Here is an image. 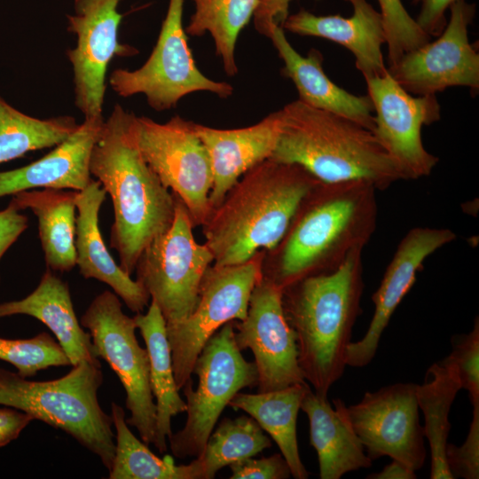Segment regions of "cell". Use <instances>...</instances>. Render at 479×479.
<instances>
[{
	"instance_id": "cell-1",
	"label": "cell",
	"mask_w": 479,
	"mask_h": 479,
	"mask_svg": "<svg viewBox=\"0 0 479 479\" xmlns=\"http://www.w3.org/2000/svg\"><path fill=\"white\" fill-rule=\"evenodd\" d=\"M132 112L116 104L94 144L90 171L111 197L110 246L131 275L145 248L172 224L175 195L144 159L131 130Z\"/></svg>"
},
{
	"instance_id": "cell-2",
	"label": "cell",
	"mask_w": 479,
	"mask_h": 479,
	"mask_svg": "<svg viewBox=\"0 0 479 479\" xmlns=\"http://www.w3.org/2000/svg\"><path fill=\"white\" fill-rule=\"evenodd\" d=\"M319 183L301 166L272 159L247 171L201 225L213 264H240L262 248L277 249Z\"/></svg>"
},
{
	"instance_id": "cell-3",
	"label": "cell",
	"mask_w": 479,
	"mask_h": 479,
	"mask_svg": "<svg viewBox=\"0 0 479 479\" xmlns=\"http://www.w3.org/2000/svg\"><path fill=\"white\" fill-rule=\"evenodd\" d=\"M362 251H351L332 272L304 278L282 290L284 313L296 336L299 366L320 397H327L347 366L352 329L362 313Z\"/></svg>"
},
{
	"instance_id": "cell-4",
	"label": "cell",
	"mask_w": 479,
	"mask_h": 479,
	"mask_svg": "<svg viewBox=\"0 0 479 479\" xmlns=\"http://www.w3.org/2000/svg\"><path fill=\"white\" fill-rule=\"evenodd\" d=\"M376 191L359 180L320 182L279 245L275 267L263 276L283 290L304 278L339 268L351 251L364 248L375 231Z\"/></svg>"
},
{
	"instance_id": "cell-5",
	"label": "cell",
	"mask_w": 479,
	"mask_h": 479,
	"mask_svg": "<svg viewBox=\"0 0 479 479\" xmlns=\"http://www.w3.org/2000/svg\"><path fill=\"white\" fill-rule=\"evenodd\" d=\"M279 111L280 130L270 159L299 165L322 183L359 180L383 191L399 180L373 133L356 122L299 99Z\"/></svg>"
},
{
	"instance_id": "cell-6",
	"label": "cell",
	"mask_w": 479,
	"mask_h": 479,
	"mask_svg": "<svg viewBox=\"0 0 479 479\" xmlns=\"http://www.w3.org/2000/svg\"><path fill=\"white\" fill-rule=\"evenodd\" d=\"M101 367L82 362L64 376L30 381L0 367V404L30 414L34 420L63 430L97 455L110 469L115 452L111 415L100 406Z\"/></svg>"
},
{
	"instance_id": "cell-7",
	"label": "cell",
	"mask_w": 479,
	"mask_h": 479,
	"mask_svg": "<svg viewBox=\"0 0 479 479\" xmlns=\"http://www.w3.org/2000/svg\"><path fill=\"white\" fill-rule=\"evenodd\" d=\"M234 331L232 320L208 339L193 366L192 373L198 376L196 389L192 378L181 389L186 398V421L168 439L171 453L178 459L199 457L232 398L245 388L257 386L255 365L242 356Z\"/></svg>"
},
{
	"instance_id": "cell-8",
	"label": "cell",
	"mask_w": 479,
	"mask_h": 479,
	"mask_svg": "<svg viewBox=\"0 0 479 479\" xmlns=\"http://www.w3.org/2000/svg\"><path fill=\"white\" fill-rule=\"evenodd\" d=\"M263 255L258 251L240 264L210 265L192 312L179 322L166 325L179 391L192 378L195 361L208 339L224 324L247 316L252 291L263 276Z\"/></svg>"
},
{
	"instance_id": "cell-9",
	"label": "cell",
	"mask_w": 479,
	"mask_h": 479,
	"mask_svg": "<svg viewBox=\"0 0 479 479\" xmlns=\"http://www.w3.org/2000/svg\"><path fill=\"white\" fill-rule=\"evenodd\" d=\"M170 227L145 248L136 265V280L159 307L166 325L194 310L202 278L214 262L206 244L198 243L184 203L177 197Z\"/></svg>"
},
{
	"instance_id": "cell-10",
	"label": "cell",
	"mask_w": 479,
	"mask_h": 479,
	"mask_svg": "<svg viewBox=\"0 0 479 479\" xmlns=\"http://www.w3.org/2000/svg\"><path fill=\"white\" fill-rule=\"evenodd\" d=\"M185 0H169L156 44L145 64L135 70L118 68L109 77L122 98L143 94L155 111L169 110L186 95L208 91L225 98L233 87L209 79L197 67L183 27Z\"/></svg>"
},
{
	"instance_id": "cell-11",
	"label": "cell",
	"mask_w": 479,
	"mask_h": 479,
	"mask_svg": "<svg viewBox=\"0 0 479 479\" xmlns=\"http://www.w3.org/2000/svg\"><path fill=\"white\" fill-rule=\"evenodd\" d=\"M131 130L144 159L184 203L193 227L202 225L212 210L213 171L196 123L179 115L160 123L133 114Z\"/></svg>"
},
{
	"instance_id": "cell-12",
	"label": "cell",
	"mask_w": 479,
	"mask_h": 479,
	"mask_svg": "<svg viewBox=\"0 0 479 479\" xmlns=\"http://www.w3.org/2000/svg\"><path fill=\"white\" fill-rule=\"evenodd\" d=\"M80 323L89 330L98 357L114 371L125 390V405L130 412L126 422L137 429L145 444H153L156 405L149 357L137 340L133 318L122 311L120 297L106 290L91 301Z\"/></svg>"
},
{
	"instance_id": "cell-13",
	"label": "cell",
	"mask_w": 479,
	"mask_h": 479,
	"mask_svg": "<svg viewBox=\"0 0 479 479\" xmlns=\"http://www.w3.org/2000/svg\"><path fill=\"white\" fill-rule=\"evenodd\" d=\"M449 10L447 25L435 41L387 67L391 77L412 95H436L454 86L469 88L474 95L479 90V53L468 38L476 5L457 0Z\"/></svg>"
},
{
	"instance_id": "cell-14",
	"label": "cell",
	"mask_w": 479,
	"mask_h": 479,
	"mask_svg": "<svg viewBox=\"0 0 479 479\" xmlns=\"http://www.w3.org/2000/svg\"><path fill=\"white\" fill-rule=\"evenodd\" d=\"M365 80L373 106V133L390 158L399 179L430 175L438 158L425 149L421 129L440 120L441 106L436 96L410 94L388 71Z\"/></svg>"
},
{
	"instance_id": "cell-15",
	"label": "cell",
	"mask_w": 479,
	"mask_h": 479,
	"mask_svg": "<svg viewBox=\"0 0 479 479\" xmlns=\"http://www.w3.org/2000/svg\"><path fill=\"white\" fill-rule=\"evenodd\" d=\"M416 387L395 383L365 392L355 404H345L346 417L372 461L388 456L414 471L424 465L427 452Z\"/></svg>"
},
{
	"instance_id": "cell-16",
	"label": "cell",
	"mask_w": 479,
	"mask_h": 479,
	"mask_svg": "<svg viewBox=\"0 0 479 479\" xmlns=\"http://www.w3.org/2000/svg\"><path fill=\"white\" fill-rule=\"evenodd\" d=\"M121 0H75L74 13L67 16V30L76 35V45L67 51L72 66L75 105L84 118H103L106 75L114 56L138 52L119 42L123 15Z\"/></svg>"
},
{
	"instance_id": "cell-17",
	"label": "cell",
	"mask_w": 479,
	"mask_h": 479,
	"mask_svg": "<svg viewBox=\"0 0 479 479\" xmlns=\"http://www.w3.org/2000/svg\"><path fill=\"white\" fill-rule=\"evenodd\" d=\"M234 338L240 350L249 349L254 354L258 392L306 382L296 336L284 313L282 289L267 277L253 289L245 318L235 320Z\"/></svg>"
},
{
	"instance_id": "cell-18",
	"label": "cell",
	"mask_w": 479,
	"mask_h": 479,
	"mask_svg": "<svg viewBox=\"0 0 479 479\" xmlns=\"http://www.w3.org/2000/svg\"><path fill=\"white\" fill-rule=\"evenodd\" d=\"M455 239V232L446 228L415 227L405 234L372 296L374 311L367 331L359 341L348 346L347 366L364 367L372 362L385 328L414 284L423 262Z\"/></svg>"
},
{
	"instance_id": "cell-19",
	"label": "cell",
	"mask_w": 479,
	"mask_h": 479,
	"mask_svg": "<svg viewBox=\"0 0 479 479\" xmlns=\"http://www.w3.org/2000/svg\"><path fill=\"white\" fill-rule=\"evenodd\" d=\"M353 12L350 17L315 15L302 9L288 14L281 27L300 35L333 41L355 58L356 67L365 79L387 73L381 47L386 43L381 15L367 0H344Z\"/></svg>"
},
{
	"instance_id": "cell-20",
	"label": "cell",
	"mask_w": 479,
	"mask_h": 479,
	"mask_svg": "<svg viewBox=\"0 0 479 479\" xmlns=\"http://www.w3.org/2000/svg\"><path fill=\"white\" fill-rule=\"evenodd\" d=\"M280 123L279 110L254 125L240 129L222 130L196 123V131L212 165L213 185L209 194L212 209L247 171L271 157Z\"/></svg>"
},
{
	"instance_id": "cell-21",
	"label": "cell",
	"mask_w": 479,
	"mask_h": 479,
	"mask_svg": "<svg viewBox=\"0 0 479 479\" xmlns=\"http://www.w3.org/2000/svg\"><path fill=\"white\" fill-rule=\"evenodd\" d=\"M104 118L82 123L43 157L24 167L0 172V197L19 192L53 188L80 192L93 179L90 161Z\"/></svg>"
},
{
	"instance_id": "cell-22",
	"label": "cell",
	"mask_w": 479,
	"mask_h": 479,
	"mask_svg": "<svg viewBox=\"0 0 479 479\" xmlns=\"http://www.w3.org/2000/svg\"><path fill=\"white\" fill-rule=\"evenodd\" d=\"M106 196L100 182L94 179L76 193V265L83 278L108 285L131 311L141 313L150 295L115 263L99 230L98 214Z\"/></svg>"
},
{
	"instance_id": "cell-23",
	"label": "cell",
	"mask_w": 479,
	"mask_h": 479,
	"mask_svg": "<svg viewBox=\"0 0 479 479\" xmlns=\"http://www.w3.org/2000/svg\"><path fill=\"white\" fill-rule=\"evenodd\" d=\"M265 36L277 50L284 66L283 76L289 78L296 87L299 100L326 111L349 118L370 131L374 130L373 106L368 95L357 96L331 81L323 70V56L310 49L302 56L286 37L284 29L272 24Z\"/></svg>"
},
{
	"instance_id": "cell-24",
	"label": "cell",
	"mask_w": 479,
	"mask_h": 479,
	"mask_svg": "<svg viewBox=\"0 0 479 479\" xmlns=\"http://www.w3.org/2000/svg\"><path fill=\"white\" fill-rule=\"evenodd\" d=\"M31 316L55 335L71 365L88 362L101 367L90 333L82 329L73 306L68 284L46 269L38 286L21 300L0 303V318L13 315Z\"/></svg>"
},
{
	"instance_id": "cell-25",
	"label": "cell",
	"mask_w": 479,
	"mask_h": 479,
	"mask_svg": "<svg viewBox=\"0 0 479 479\" xmlns=\"http://www.w3.org/2000/svg\"><path fill=\"white\" fill-rule=\"evenodd\" d=\"M320 397L308 386L301 402L309 419L310 443L316 450L320 479H340L345 474L372 466L361 442L353 431L341 398Z\"/></svg>"
},
{
	"instance_id": "cell-26",
	"label": "cell",
	"mask_w": 479,
	"mask_h": 479,
	"mask_svg": "<svg viewBox=\"0 0 479 479\" xmlns=\"http://www.w3.org/2000/svg\"><path fill=\"white\" fill-rule=\"evenodd\" d=\"M76 191L32 189L12 194L10 204L29 208L38 221V234L47 268L66 272L76 265Z\"/></svg>"
},
{
	"instance_id": "cell-27",
	"label": "cell",
	"mask_w": 479,
	"mask_h": 479,
	"mask_svg": "<svg viewBox=\"0 0 479 479\" xmlns=\"http://www.w3.org/2000/svg\"><path fill=\"white\" fill-rule=\"evenodd\" d=\"M148 352L150 384L156 399L154 447L161 453L167 452V440L172 435L171 419L186 412L187 406L177 389L167 337L166 321L157 304L151 301L147 311L133 317Z\"/></svg>"
},
{
	"instance_id": "cell-28",
	"label": "cell",
	"mask_w": 479,
	"mask_h": 479,
	"mask_svg": "<svg viewBox=\"0 0 479 479\" xmlns=\"http://www.w3.org/2000/svg\"><path fill=\"white\" fill-rule=\"evenodd\" d=\"M308 386L304 382L269 392H238L229 403L234 410L249 414L271 436L295 479L309 477L300 458L296 434L297 416Z\"/></svg>"
},
{
	"instance_id": "cell-29",
	"label": "cell",
	"mask_w": 479,
	"mask_h": 479,
	"mask_svg": "<svg viewBox=\"0 0 479 479\" xmlns=\"http://www.w3.org/2000/svg\"><path fill=\"white\" fill-rule=\"evenodd\" d=\"M460 389L456 373L439 361L428 368L422 384L416 387L418 406L424 415V436L430 448L431 479H454L446 463L445 448L452 428L451 407Z\"/></svg>"
},
{
	"instance_id": "cell-30",
	"label": "cell",
	"mask_w": 479,
	"mask_h": 479,
	"mask_svg": "<svg viewBox=\"0 0 479 479\" xmlns=\"http://www.w3.org/2000/svg\"><path fill=\"white\" fill-rule=\"evenodd\" d=\"M111 418L115 428V452L110 479H204L199 459L185 465H176L170 455H155L131 432L123 408L113 402Z\"/></svg>"
},
{
	"instance_id": "cell-31",
	"label": "cell",
	"mask_w": 479,
	"mask_h": 479,
	"mask_svg": "<svg viewBox=\"0 0 479 479\" xmlns=\"http://www.w3.org/2000/svg\"><path fill=\"white\" fill-rule=\"evenodd\" d=\"M192 1L194 12L185 27L186 35L201 36L209 33L226 75L234 76L238 73L236 42L240 31L253 17L259 0Z\"/></svg>"
},
{
	"instance_id": "cell-32",
	"label": "cell",
	"mask_w": 479,
	"mask_h": 479,
	"mask_svg": "<svg viewBox=\"0 0 479 479\" xmlns=\"http://www.w3.org/2000/svg\"><path fill=\"white\" fill-rule=\"evenodd\" d=\"M79 126L76 119L61 115L38 119L21 113L0 97V164L25 153L54 147Z\"/></svg>"
},
{
	"instance_id": "cell-33",
	"label": "cell",
	"mask_w": 479,
	"mask_h": 479,
	"mask_svg": "<svg viewBox=\"0 0 479 479\" xmlns=\"http://www.w3.org/2000/svg\"><path fill=\"white\" fill-rule=\"evenodd\" d=\"M271 446V439L251 416L224 418L212 431L197 459L204 479H213L224 467L254 457Z\"/></svg>"
},
{
	"instance_id": "cell-34",
	"label": "cell",
	"mask_w": 479,
	"mask_h": 479,
	"mask_svg": "<svg viewBox=\"0 0 479 479\" xmlns=\"http://www.w3.org/2000/svg\"><path fill=\"white\" fill-rule=\"evenodd\" d=\"M0 360L12 365L25 378L51 366L71 365L61 346L46 332L28 339L0 337Z\"/></svg>"
},
{
	"instance_id": "cell-35",
	"label": "cell",
	"mask_w": 479,
	"mask_h": 479,
	"mask_svg": "<svg viewBox=\"0 0 479 479\" xmlns=\"http://www.w3.org/2000/svg\"><path fill=\"white\" fill-rule=\"evenodd\" d=\"M388 46V66L428 42L426 34L404 8L401 0H377Z\"/></svg>"
},
{
	"instance_id": "cell-36",
	"label": "cell",
	"mask_w": 479,
	"mask_h": 479,
	"mask_svg": "<svg viewBox=\"0 0 479 479\" xmlns=\"http://www.w3.org/2000/svg\"><path fill=\"white\" fill-rule=\"evenodd\" d=\"M452 351L439 361L456 373L461 389L468 392L472 405L479 404V320L467 334L452 336Z\"/></svg>"
},
{
	"instance_id": "cell-37",
	"label": "cell",
	"mask_w": 479,
	"mask_h": 479,
	"mask_svg": "<svg viewBox=\"0 0 479 479\" xmlns=\"http://www.w3.org/2000/svg\"><path fill=\"white\" fill-rule=\"evenodd\" d=\"M445 459L453 478H479V404L473 405V418L465 442L447 444Z\"/></svg>"
},
{
	"instance_id": "cell-38",
	"label": "cell",
	"mask_w": 479,
	"mask_h": 479,
	"mask_svg": "<svg viewBox=\"0 0 479 479\" xmlns=\"http://www.w3.org/2000/svg\"><path fill=\"white\" fill-rule=\"evenodd\" d=\"M229 467L231 479H287L291 476L288 464L281 453L259 459L247 458Z\"/></svg>"
},
{
	"instance_id": "cell-39",
	"label": "cell",
	"mask_w": 479,
	"mask_h": 479,
	"mask_svg": "<svg viewBox=\"0 0 479 479\" xmlns=\"http://www.w3.org/2000/svg\"><path fill=\"white\" fill-rule=\"evenodd\" d=\"M457 0H412L420 4V12L415 18L420 28L430 37H437L447 25L445 12Z\"/></svg>"
},
{
	"instance_id": "cell-40",
	"label": "cell",
	"mask_w": 479,
	"mask_h": 479,
	"mask_svg": "<svg viewBox=\"0 0 479 479\" xmlns=\"http://www.w3.org/2000/svg\"><path fill=\"white\" fill-rule=\"evenodd\" d=\"M9 203L0 211V260L7 249L27 228V217Z\"/></svg>"
},
{
	"instance_id": "cell-41",
	"label": "cell",
	"mask_w": 479,
	"mask_h": 479,
	"mask_svg": "<svg viewBox=\"0 0 479 479\" xmlns=\"http://www.w3.org/2000/svg\"><path fill=\"white\" fill-rule=\"evenodd\" d=\"M291 2L292 0H259L253 15L255 29L265 35L271 25L281 27L289 14Z\"/></svg>"
},
{
	"instance_id": "cell-42",
	"label": "cell",
	"mask_w": 479,
	"mask_h": 479,
	"mask_svg": "<svg viewBox=\"0 0 479 479\" xmlns=\"http://www.w3.org/2000/svg\"><path fill=\"white\" fill-rule=\"evenodd\" d=\"M33 417L15 408H0V447L17 439Z\"/></svg>"
},
{
	"instance_id": "cell-43",
	"label": "cell",
	"mask_w": 479,
	"mask_h": 479,
	"mask_svg": "<svg viewBox=\"0 0 479 479\" xmlns=\"http://www.w3.org/2000/svg\"><path fill=\"white\" fill-rule=\"evenodd\" d=\"M367 479H415L417 475L415 471L407 467L405 464L392 459V461L385 466L383 469L378 473H372L366 476Z\"/></svg>"
}]
</instances>
